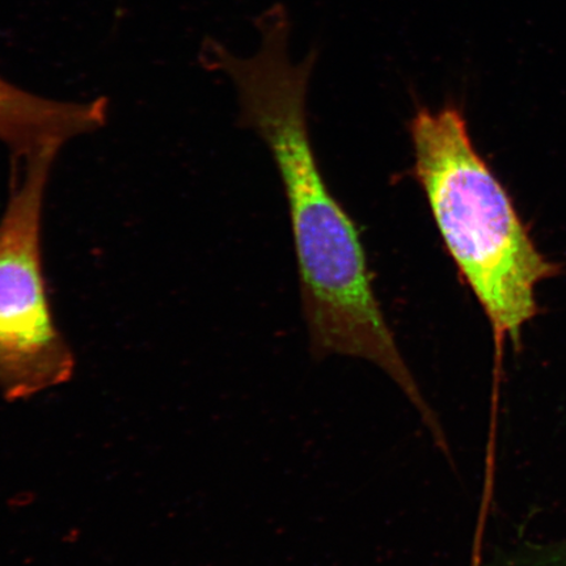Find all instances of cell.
<instances>
[{"mask_svg": "<svg viewBox=\"0 0 566 566\" xmlns=\"http://www.w3.org/2000/svg\"><path fill=\"white\" fill-rule=\"evenodd\" d=\"M261 44L240 59L214 39L203 41L202 66L228 75L238 91L240 123L272 153L289 203L306 318L315 359L345 356L384 370L428 430L440 419L410 371L375 295L363 239L349 212L331 193L311 145L307 95L321 51L298 63L289 54L292 19L274 3L253 20Z\"/></svg>", "mask_w": 566, "mask_h": 566, "instance_id": "obj_1", "label": "cell"}, {"mask_svg": "<svg viewBox=\"0 0 566 566\" xmlns=\"http://www.w3.org/2000/svg\"><path fill=\"white\" fill-rule=\"evenodd\" d=\"M413 172L460 277L491 323L495 358L539 315L536 287L562 265L537 250L512 197L478 153L463 109L417 104Z\"/></svg>", "mask_w": 566, "mask_h": 566, "instance_id": "obj_2", "label": "cell"}, {"mask_svg": "<svg viewBox=\"0 0 566 566\" xmlns=\"http://www.w3.org/2000/svg\"><path fill=\"white\" fill-rule=\"evenodd\" d=\"M60 150L23 160L0 219V392L30 399L73 378L75 356L55 323L42 258L49 175Z\"/></svg>", "mask_w": 566, "mask_h": 566, "instance_id": "obj_3", "label": "cell"}, {"mask_svg": "<svg viewBox=\"0 0 566 566\" xmlns=\"http://www.w3.org/2000/svg\"><path fill=\"white\" fill-rule=\"evenodd\" d=\"M109 103L97 97L86 103L59 102L31 94L0 76V142L23 161L70 139L102 129Z\"/></svg>", "mask_w": 566, "mask_h": 566, "instance_id": "obj_4", "label": "cell"}]
</instances>
